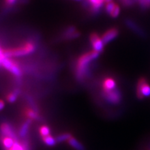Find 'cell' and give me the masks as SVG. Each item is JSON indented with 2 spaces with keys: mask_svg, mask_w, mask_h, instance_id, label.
Returning a JSON list of instances; mask_svg holds the SVG:
<instances>
[{
  "mask_svg": "<svg viewBox=\"0 0 150 150\" xmlns=\"http://www.w3.org/2000/svg\"><path fill=\"white\" fill-rule=\"evenodd\" d=\"M5 106V102L4 101H3L2 99H0V110H1L4 108Z\"/></svg>",
  "mask_w": 150,
  "mask_h": 150,
  "instance_id": "28",
  "label": "cell"
},
{
  "mask_svg": "<svg viewBox=\"0 0 150 150\" xmlns=\"http://www.w3.org/2000/svg\"><path fill=\"white\" fill-rule=\"evenodd\" d=\"M1 67L12 74L17 79L21 78L23 75L22 67L15 59L6 58L1 63Z\"/></svg>",
  "mask_w": 150,
  "mask_h": 150,
  "instance_id": "3",
  "label": "cell"
},
{
  "mask_svg": "<svg viewBox=\"0 0 150 150\" xmlns=\"http://www.w3.org/2000/svg\"><path fill=\"white\" fill-rule=\"evenodd\" d=\"M81 35V33L74 26L67 27L62 33V38L67 40H74L78 38Z\"/></svg>",
  "mask_w": 150,
  "mask_h": 150,
  "instance_id": "7",
  "label": "cell"
},
{
  "mask_svg": "<svg viewBox=\"0 0 150 150\" xmlns=\"http://www.w3.org/2000/svg\"><path fill=\"white\" fill-rule=\"evenodd\" d=\"M20 94V89L16 88L14 89L12 92H10L8 95H6V100L9 103H13L18 99V96Z\"/></svg>",
  "mask_w": 150,
  "mask_h": 150,
  "instance_id": "17",
  "label": "cell"
},
{
  "mask_svg": "<svg viewBox=\"0 0 150 150\" xmlns=\"http://www.w3.org/2000/svg\"><path fill=\"white\" fill-rule=\"evenodd\" d=\"M90 42L94 51L100 53L104 50V43L102 40V38L99 36L97 33H92L90 35Z\"/></svg>",
  "mask_w": 150,
  "mask_h": 150,
  "instance_id": "6",
  "label": "cell"
},
{
  "mask_svg": "<svg viewBox=\"0 0 150 150\" xmlns=\"http://www.w3.org/2000/svg\"><path fill=\"white\" fill-rule=\"evenodd\" d=\"M140 6L143 8H147L150 7V0H138Z\"/></svg>",
  "mask_w": 150,
  "mask_h": 150,
  "instance_id": "22",
  "label": "cell"
},
{
  "mask_svg": "<svg viewBox=\"0 0 150 150\" xmlns=\"http://www.w3.org/2000/svg\"><path fill=\"white\" fill-rule=\"evenodd\" d=\"M24 114L29 119L31 120H38L40 119L39 112L36 111L31 108H26L24 110Z\"/></svg>",
  "mask_w": 150,
  "mask_h": 150,
  "instance_id": "14",
  "label": "cell"
},
{
  "mask_svg": "<svg viewBox=\"0 0 150 150\" xmlns=\"http://www.w3.org/2000/svg\"><path fill=\"white\" fill-rule=\"evenodd\" d=\"M110 1H112V0H106V3L110 2Z\"/></svg>",
  "mask_w": 150,
  "mask_h": 150,
  "instance_id": "29",
  "label": "cell"
},
{
  "mask_svg": "<svg viewBox=\"0 0 150 150\" xmlns=\"http://www.w3.org/2000/svg\"><path fill=\"white\" fill-rule=\"evenodd\" d=\"M76 1H81V0H76Z\"/></svg>",
  "mask_w": 150,
  "mask_h": 150,
  "instance_id": "30",
  "label": "cell"
},
{
  "mask_svg": "<svg viewBox=\"0 0 150 150\" xmlns=\"http://www.w3.org/2000/svg\"><path fill=\"white\" fill-rule=\"evenodd\" d=\"M42 140L46 144L47 146H50V147H52V146H54L56 144V138H54V137L52 136H47L46 137H43Z\"/></svg>",
  "mask_w": 150,
  "mask_h": 150,
  "instance_id": "18",
  "label": "cell"
},
{
  "mask_svg": "<svg viewBox=\"0 0 150 150\" xmlns=\"http://www.w3.org/2000/svg\"><path fill=\"white\" fill-rule=\"evenodd\" d=\"M120 1L125 6H131L134 3V0H120Z\"/></svg>",
  "mask_w": 150,
  "mask_h": 150,
  "instance_id": "26",
  "label": "cell"
},
{
  "mask_svg": "<svg viewBox=\"0 0 150 150\" xmlns=\"http://www.w3.org/2000/svg\"><path fill=\"white\" fill-rule=\"evenodd\" d=\"M99 53L92 50L81 55L76 61L74 67L75 78L79 81H83L89 72V67L92 61L99 57Z\"/></svg>",
  "mask_w": 150,
  "mask_h": 150,
  "instance_id": "1",
  "label": "cell"
},
{
  "mask_svg": "<svg viewBox=\"0 0 150 150\" xmlns=\"http://www.w3.org/2000/svg\"><path fill=\"white\" fill-rule=\"evenodd\" d=\"M68 144L70 145L72 148H74L76 150H85V147L80 142H79L76 138L74 137H72L70 139L67 140Z\"/></svg>",
  "mask_w": 150,
  "mask_h": 150,
  "instance_id": "16",
  "label": "cell"
},
{
  "mask_svg": "<svg viewBox=\"0 0 150 150\" xmlns=\"http://www.w3.org/2000/svg\"><path fill=\"white\" fill-rule=\"evenodd\" d=\"M50 133H51V130H50V127L45 125H43V126L40 127V136L43 137H46L47 136H50Z\"/></svg>",
  "mask_w": 150,
  "mask_h": 150,
  "instance_id": "20",
  "label": "cell"
},
{
  "mask_svg": "<svg viewBox=\"0 0 150 150\" xmlns=\"http://www.w3.org/2000/svg\"><path fill=\"white\" fill-rule=\"evenodd\" d=\"M125 23H126L127 27H128L130 29L132 30L134 32L137 33V34H138L140 36H145V33L142 31V29H140V28L138 27L134 22H133L132 20L127 19V20H126V21H125Z\"/></svg>",
  "mask_w": 150,
  "mask_h": 150,
  "instance_id": "12",
  "label": "cell"
},
{
  "mask_svg": "<svg viewBox=\"0 0 150 150\" xmlns=\"http://www.w3.org/2000/svg\"><path fill=\"white\" fill-rule=\"evenodd\" d=\"M102 95L108 103L112 104H117L121 102L122 95L120 92L117 88L110 91H103Z\"/></svg>",
  "mask_w": 150,
  "mask_h": 150,
  "instance_id": "4",
  "label": "cell"
},
{
  "mask_svg": "<svg viewBox=\"0 0 150 150\" xmlns=\"http://www.w3.org/2000/svg\"><path fill=\"white\" fill-rule=\"evenodd\" d=\"M0 132L4 137H10L17 140V135L10 124L3 123L0 127Z\"/></svg>",
  "mask_w": 150,
  "mask_h": 150,
  "instance_id": "8",
  "label": "cell"
},
{
  "mask_svg": "<svg viewBox=\"0 0 150 150\" xmlns=\"http://www.w3.org/2000/svg\"><path fill=\"white\" fill-rule=\"evenodd\" d=\"M31 122H32V120H31V119H29V118H28L27 120L22 124L21 127L20 128V130H19V136H20V138H24L27 136L28 133H29L30 126H31Z\"/></svg>",
  "mask_w": 150,
  "mask_h": 150,
  "instance_id": "11",
  "label": "cell"
},
{
  "mask_svg": "<svg viewBox=\"0 0 150 150\" xmlns=\"http://www.w3.org/2000/svg\"><path fill=\"white\" fill-rule=\"evenodd\" d=\"M6 57L4 54V50H3V49L1 47V46H0V67L1 66V63H2L3 61L6 59Z\"/></svg>",
  "mask_w": 150,
  "mask_h": 150,
  "instance_id": "27",
  "label": "cell"
},
{
  "mask_svg": "<svg viewBox=\"0 0 150 150\" xmlns=\"http://www.w3.org/2000/svg\"><path fill=\"white\" fill-rule=\"evenodd\" d=\"M10 150H24V149L23 146H22V144L20 143V142H18V140H17V141L15 142L13 147L11 148Z\"/></svg>",
  "mask_w": 150,
  "mask_h": 150,
  "instance_id": "24",
  "label": "cell"
},
{
  "mask_svg": "<svg viewBox=\"0 0 150 150\" xmlns=\"http://www.w3.org/2000/svg\"><path fill=\"white\" fill-rule=\"evenodd\" d=\"M118 33H119V32H118V30L117 29L112 28V29L107 30L101 38H102L103 42L106 45L107 43L110 42V41L114 40L118 35Z\"/></svg>",
  "mask_w": 150,
  "mask_h": 150,
  "instance_id": "9",
  "label": "cell"
},
{
  "mask_svg": "<svg viewBox=\"0 0 150 150\" xmlns=\"http://www.w3.org/2000/svg\"><path fill=\"white\" fill-rule=\"evenodd\" d=\"M120 13V8L119 6L117 4L110 16H111L112 18H117V17L119 16Z\"/></svg>",
  "mask_w": 150,
  "mask_h": 150,
  "instance_id": "23",
  "label": "cell"
},
{
  "mask_svg": "<svg viewBox=\"0 0 150 150\" xmlns=\"http://www.w3.org/2000/svg\"><path fill=\"white\" fill-rule=\"evenodd\" d=\"M17 140H14L13 138H10V137L4 136H3L2 140H1V142H2L4 147L6 150H10L11 148L13 147L15 142Z\"/></svg>",
  "mask_w": 150,
  "mask_h": 150,
  "instance_id": "15",
  "label": "cell"
},
{
  "mask_svg": "<svg viewBox=\"0 0 150 150\" xmlns=\"http://www.w3.org/2000/svg\"><path fill=\"white\" fill-rule=\"evenodd\" d=\"M87 1L90 6L91 11L95 13L99 11L106 3V0H87Z\"/></svg>",
  "mask_w": 150,
  "mask_h": 150,
  "instance_id": "10",
  "label": "cell"
},
{
  "mask_svg": "<svg viewBox=\"0 0 150 150\" xmlns=\"http://www.w3.org/2000/svg\"><path fill=\"white\" fill-rule=\"evenodd\" d=\"M102 88L104 91H110L115 89L117 87L115 80L112 78H106L103 81Z\"/></svg>",
  "mask_w": 150,
  "mask_h": 150,
  "instance_id": "13",
  "label": "cell"
},
{
  "mask_svg": "<svg viewBox=\"0 0 150 150\" xmlns=\"http://www.w3.org/2000/svg\"><path fill=\"white\" fill-rule=\"evenodd\" d=\"M36 50V45L33 41L28 40L23 42L21 45L16 47L8 48L4 50V54L6 58L22 57L33 54Z\"/></svg>",
  "mask_w": 150,
  "mask_h": 150,
  "instance_id": "2",
  "label": "cell"
},
{
  "mask_svg": "<svg viewBox=\"0 0 150 150\" xmlns=\"http://www.w3.org/2000/svg\"><path fill=\"white\" fill-rule=\"evenodd\" d=\"M18 1V0H4V4L6 6L10 8L16 4Z\"/></svg>",
  "mask_w": 150,
  "mask_h": 150,
  "instance_id": "25",
  "label": "cell"
},
{
  "mask_svg": "<svg viewBox=\"0 0 150 150\" xmlns=\"http://www.w3.org/2000/svg\"><path fill=\"white\" fill-rule=\"evenodd\" d=\"M137 95L138 98L150 96V86L145 79H140L137 86Z\"/></svg>",
  "mask_w": 150,
  "mask_h": 150,
  "instance_id": "5",
  "label": "cell"
},
{
  "mask_svg": "<svg viewBox=\"0 0 150 150\" xmlns=\"http://www.w3.org/2000/svg\"><path fill=\"white\" fill-rule=\"evenodd\" d=\"M72 135L69 133H65V134H63L61 135H59L56 138V142H65L67 141L70 138H72Z\"/></svg>",
  "mask_w": 150,
  "mask_h": 150,
  "instance_id": "19",
  "label": "cell"
},
{
  "mask_svg": "<svg viewBox=\"0 0 150 150\" xmlns=\"http://www.w3.org/2000/svg\"><path fill=\"white\" fill-rule=\"evenodd\" d=\"M116 5L117 4H116L115 2H113V1H110V2L106 3L105 9H106V13L109 15L111 14V13L112 12V11L114 10V8H115V7L116 6Z\"/></svg>",
  "mask_w": 150,
  "mask_h": 150,
  "instance_id": "21",
  "label": "cell"
}]
</instances>
